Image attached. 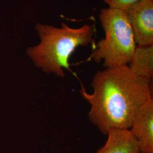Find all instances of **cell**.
Wrapping results in <instances>:
<instances>
[{"instance_id":"2","label":"cell","mask_w":153,"mask_h":153,"mask_svg":"<svg viewBox=\"0 0 153 153\" xmlns=\"http://www.w3.org/2000/svg\"><path fill=\"white\" fill-rule=\"evenodd\" d=\"M35 29L40 41L27 49V55L36 68L61 78L64 69L71 71L69 59L76 49L93 43L97 33L95 23L72 28L64 22L60 27L38 23Z\"/></svg>"},{"instance_id":"7","label":"cell","mask_w":153,"mask_h":153,"mask_svg":"<svg viewBox=\"0 0 153 153\" xmlns=\"http://www.w3.org/2000/svg\"><path fill=\"white\" fill-rule=\"evenodd\" d=\"M127 65L136 75L152 80L153 77V45H137Z\"/></svg>"},{"instance_id":"1","label":"cell","mask_w":153,"mask_h":153,"mask_svg":"<svg viewBox=\"0 0 153 153\" xmlns=\"http://www.w3.org/2000/svg\"><path fill=\"white\" fill-rule=\"evenodd\" d=\"M92 93H80L90 105L89 120L107 135L114 129H130L136 112L152 97L151 80L138 76L127 65L98 71L91 83Z\"/></svg>"},{"instance_id":"8","label":"cell","mask_w":153,"mask_h":153,"mask_svg":"<svg viewBox=\"0 0 153 153\" xmlns=\"http://www.w3.org/2000/svg\"><path fill=\"white\" fill-rule=\"evenodd\" d=\"M140 0H104L109 8L124 11L131 5Z\"/></svg>"},{"instance_id":"3","label":"cell","mask_w":153,"mask_h":153,"mask_svg":"<svg viewBox=\"0 0 153 153\" xmlns=\"http://www.w3.org/2000/svg\"><path fill=\"white\" fill-rule=\"evenodd\" d=\"M99 21L105 37L96 44L90 58L96 63L103 61L105 68L127 65L137 44L125 13L103 8L100 10Z\"/></svg>"},{"instance_id":"5","label":"cell","mask_w":153,"mask_h":153,"mask_svg":"<svg viewBox=\"0 0 153 153\" xmlns=\"http://www.w3.org/2000/svg\"><path fill=\"white\" fill-rule=\"evenodd\" d=\"M129 130L137 140L140 153H153V98L137 109Z\"/></svg>"},{"instance_id":"4","label":"cell","mask_w":153,"mask_h":153,"mask_svg":"<svg viewBox=\"0 0 153 153\" xmlns=\"http://www.w3.org/2000/svg\"><path fill=\"white\" fill-rule=\"evenodd\" d=\"M124 12L137 45H153V0H140Z\"/></svg>"},{"instance_id":"6","label":"cell","mask_w":153,"mask_h":153,"mask_svg":"<svg viewBox=\"0 0 153 153\" xmlns=\"http://www.w3.org/2000/svg\"><path fill=\"white\" fill-rule=\"evenodd\" d=\"M107 135V141L97 153H140L137 140L129 129L111 130Z\"/></svg>"}]
</instances>
